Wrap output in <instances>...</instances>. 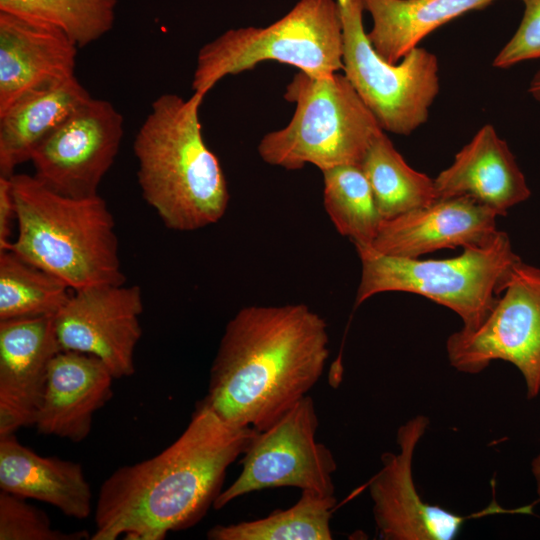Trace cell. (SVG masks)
<instances>
[{
    "label": "cell",
    "instance_id": "cell-21",
    "mask_svg": "<svg viewBox=\"0 0 540 540\" xmlns=\"http://www.w3.org/2000/svg\"><path fill=\"white\" fill-rule=\"evenodd\" d=\"M362 1L373 20L369 41L384 60L396 64L441 25L494 0Z\"/></svg>",
    "mask_w": 540,
    "mask_h": 540
},
{
    "label": "cell",
    "instance_id": "cell-4",
    "mask_svg": "<svg viewBox=\"0 0 540 540\" xmlns=\"http://www.w3.org/2000/svg\"><path fill=\"white\" fill-rule=\"evenodd\" d=\"M10 179L18 231L5 250L57 276L73 291L126 282L115 221L99 194L74 198L49 189L34 175Z\"/></svg>",
    "mask_w": 540,
    "mask_h": 540
},
{
    "label": "cell",
    "instance_id": "cell-3",
    "mask_svg": "<svg viewBox=\"0 0 540 540\" xmlns=\"http://www.w3.org/2000/svg\"><path fill=\"white\" fill-rule=\"evenodd\" d=\"M203 99L195 93L187 99L160 95L133 142L142 197L175 231H195L218 222L230 199L222 167L202 136Z\"/></svg>",
    "mask_w": 540,
    "mask_h": 540
},
{
    "label": "cell",
    "instance_id": "cell-19",
    "mask_svg": "<svg viewBox=\"0 0 540 540\" xmlns=\"http://www.w3.org/2000/svg\"><path fill=\"white\" fill-rule=\"evenodd\" d=\"M0 489L48 503L75 519L91 513V488L81 464L41 456L15 434L0 437Z\"/></svg>",
    "mask_w": 540,
    "mask_h": 540
},
{
    "label": "cell",
    "instance_id": "cell-22",
    "mask_svg": "<svg viewBox=\"0 0 540 540\" xmlns=\"http://www.w3.org/2000/svg\"><path fill=\"white\" fill-rule=\"evenodd\" d=\"M383 219L434 203V179L411 168L382 131L361 163Z\"/></svg>",
    "mask_w": 540,
    "mask_h": 540
},
{
    "label": "cell",
    "instance_id": "cell-10",
    "mask_svg": "<svg viewBox=\"0 0 540 540\" xmlns=\"http://www.w3.org/2000/svg\"><path fill=\"white\" fill-rule=\"evenodd\" d=\"M318 427L313 398L306 395L269 428L257 432L242 455L239 476L222 490L214 509L252 492L282 487L334 496L337 462L332 451L317 441Z\"/></svg>",
    "mask_w": 540,
    "mask_h": 540
},
{
    "label": "cell",
    "instance_id": "cell-1",
    "mask_svg": "<svg viewBox=\"0 0 540 540\" xmlns=\"http://www.w3.org/2000/svg\"><path fill=\"white\" fill-rule=\"evenodd\" d=\"M220 418L202 400L159 454L116 469L100 486L92 540H163L197 524L223 490L227 469L257 434Z\"/></svg>",
    "mask_w": 540,
    "mask_h": 540
},
{
    "label": "cell",
    "instance_id": "cell-17",
    "mask_svg": "<svg viewBox=\"0 0 540 540\" xmlns=\"http://www.w3.org/2000/svg\"><path fill=\"white\" fill-rule=\"evenodd\" d=\"M115 379L99 358L61 350L52 360L34 426L38 433L81 442L94 414L112 397Z\"/></svg>",
    "mask_w": 540,
    "mask_h": 540
},
{
    "label": "cell",
    "instance_id": "cell-20",
    "mask_svg": "<svg viewBox=\"0 0 540 540\" xmlns=\"http://www.w3.org/2000/svg\"><path fill=\"white\" fill-rule=\"evenodd\" d=\"M91 98L76 76L32 92L0 115V176L30 160L35 147Z\"/></svg>",
    "mask_w": 540,
    "mask_h": 540
},
{
    "label": "cell",
    "instance_id": "cell-2",
    "mask_svg": "<svg viewBox=\"0 0 540 540\" xmlns=\"http://www.w3.org/2000/svg\"><path fill=\"white\" fill-rule=\"evenodd\" d=\"M326 320L302 303L241 308L227 323L202 400L237 427L269 428L321 378Z\"/></svg>",
    "mask_w": 540,
    "mask_h": 540
},
{
    "label": "cell",
    "instance_id": "cell-18",
    "mask_svg": "<svg viewBox=\"0 0 540 540\" xmlns=\"http://www.w3.org/2000/svg\"><path fill=\"white\" fill-rule=\"evenodd\" d=\"M437 199L469 196L505 215L527 200L530 189L507 143L484 125L434 179Z\"/></svg>",
    "mask_w": 540,
    "mask_h": 540
},
{
    "label": "cell",
    "instance_id": "cell-31",
    "mask_svg": "<svg viewBox=\"0 0 540 540\" xmlns=\"http://www.w3.org/2000/svg\"><path fill=\"white\" fill-rule=\"evenodd\" d=\"M529 92L534 98L540 101V72H538L531 81Z\"/></svg>",
    "mask_w": 540,
    "mask_h": 540
},
{
    "label": "cell",
    "instance_id": "cell-16",
    "mask_svg": "<svg viewBox=\"0 0 540 540\" xmlns=\"http://www.w3.org/2000/svg\"><path fill=\"white\" fill-rule=\"evenodd\" d=\"M78 49L53 26L0 11V115L22 97L75 76Z\"/></svg>",
    "mask_w": 540,
    "mask_h": 540
},
{
    "label": "cell",
    "instance_id": "cell-28",
    "mask_svg": "<svg viewBox=\"0 0 540 540\" xmlns=\"http://www.w3.org/2000/svg\"><path fill=\"white\" fill-rule=\"evenodd\" d=\"M522 20L507 44L493 61L497 68H508L525 60L540 59V0H520Z\"/></svg>",
    "mask_w": 540,
    "mask_h": 540
},
{
    "label": "cell",
    "instance_id": "cell-8",
    "mask_svg": "<svg viewBox=\"0 0 540 540\" xmlns=\"http://www.w3.org/2000/svg\"><path fill=\"white\" fill-rule=\"evenodd\" d=\"M343 32V71L384 131L409 135L424 124L439 93L435 54L422 47L398 63L384 60L363 26L362 0H337Z\"/></svg>",
    "mask_w": 540,
    "mask_h": 540
},
{
    "label": "cell",
    "instance_id": "cell-13",
    "mask_svg": "<svg viewBox=\"0 0 540 540\" xmlns=\"http://www.w3.org/2000/svg\"><path fill=\"white\" fill-rule=\"evenodd\" d=\"M429 419L417 415L396 435L398 452L381 457L382 467L368 483L377 535L382 540H452L470 517L425 502L413 479V458Z\"/></svg>",
    "mask_w": 540,
    "mask_h": 540
},
{
    "label": "cell",
    "instance_id": "cell-14",
    "mask_svg": "<svg viewBox=\"0 0 540 540\" xmlns=\"http://www.w3.org/2000/svg\"><path fill=\"white\" fill-rule=\"evenodd\" d=\"M60 351L54 316L0 320V437L34 426Z\"/></svg>",
    "mask_w": 540,
    "mask_h": 540
},
{
    "label": "cell",
    "instance_id": "cell-30",
    "mask_svg": "<svg viewBox=\"0 0 540 540\" xmlns=\"http://www.w3.org/2000/svg\"><path fill=\"white\" fill-rule=\"evenodd\" d=\"M531 472L534 477L536 492L540 500V453L532 461Z\"/></svg>",
    "mask_w": 540,
    "mask_h": 540
},
{
    "label": "cell",
    "instance_id": "cell-5",
    "mask_svg": "<svg viewBox=\"0 0 540 540\" xmlns=\"http://www.w3.org/2000/svg\"><path fill=\"white\" fill-rule=\"evenodd\" d=\"M355 247L361 261L356 306L379 293H413L455 312L466 330L483 323L521 260L508 234L499 230L487 243L445 259L396 257L367 245Z\"/></svg>",
    "mask_w": 540,
    "mask_h": 540
},
{
    "label": "cell",
    "instance_id": "cell-15",
    "mask_svg": "<svg viewBox=\"0 0 540 540\" xmlns=\"http://www.w3.org/2000/svg\"><path fill=\"white\" fill-rule=\"evenodd\" d=\"M498 216L469 196L439 199L383 219L370 247L384 255L419 258L441 249L482 245L498 232Z\"/></svg>",
    "mask_w": 540,
    "mask_h": 540
},
{
    "label": "cell",
    "instance_id": "cell-7",
    "mask_svg": "<svg viewBox=\"0 0 540 540\" xmlns=\"http://www.w3.org/2000/svg\"><path fill=\"white\" fill-rule=\"evenodd\" d=\"M343 32L337 0H299L267 27L225 31L196 58L193 93L202 97L224 77L276 61L312 76L343 70Z\"/></svg>",
    "mask_w": 540,
    "mask_h": 540
},
{
    "label": "cell",
    "instance_id": "cell-11",
    "mask_svg": "<svg viewBox=\"0 0 540 540\" xmlns=\"http://www.w3.org/2000/svg\"><path fill=\"white\" fill-rule=\"evenodd\" d=\"M124 135V117L108 100L90 98L32 151L34 176L74 198L98 195Z\"/></svg>",
    "mask_w": 540,
    "mask_h": 540
},
{
    "label": "cell",
    "instance_id": "cell-26",
    "mask_svg": "<svg viewBox=\"0 0 540 540\" xmlns=\"http://www.w3.org/2000/svg\"><path fill=\"white\" fill-rule=\"evenodd\" d=\"M116 7L117 0H0V11L53 26L79 48L113 28Z\"/></svg>",
    "mask_w": 540,
    "mask_h": 540
},
{
    "label": "cell",
    "instance_id": "cell-24",
    "mask_svg": "<svg viewBox=\"0 0 540 540\" xmlns=\"http://www.w3.org/2000/svg\"><path fill=\"white\" fill-rule=\"evenodd\" d=\"M324 208L342 236L354 245L371 246L383 217L359 164L322 171Z\"/></svg>",
    "mask_w": 540,
    "mask_h": 540
},
{
    "label": "cell",
    "instance_id": "cell-12",
    "mask_svg": "<svg viewBox=\"0 0 540 540\" xmlns=\"http://www.w3.org/2000/svg\"><path fill=\"white\" fill-rule=\"evenodd\" d=\"M140 286L112 284L76 290L54 315L61 350L101 359L113 377L135 372L134 353L142 336Z\"/></svg>",
    "mask_w": 540,
    "mask_h": 540
},
{
    "label": "cell",
    "instance_id": "cell-23",
    "mask_svg": "<svg viewBox=\"0 0 540 540\" xmlns=\"http://www.w3.org/2000/svg\"><path fill=\"white\" fill-rule=\"evenodd\" d=\"M336 497L301 491L299 500L268 516L228 525H215L206 534L210 540H331L330 521Z\"/></svg>",
    "mask_w": 540,
    "mask_h": 540
},
{
    "label": "cell",
    "instance_id": "cell-25",
    "mask_svg": "<svg viewBox=\"0 0 540 540\" xmlns=\"http://www.w3.org/2000/svg\"><path fill=\"white\" fill-rule=\"evenodd\" d=\"M71 289L63 280L10 250L0 251V320L54 316Z\"/></svg>",
    "mask_w": 540,
    "mask_h": 540
},
{
    "label": "cell",
    "instance_id": "cell-29",
    "mask_svg": "<svg viewBox=\"0 0 540 540\" xmlns=\"http://www.w3.org/2000/svg\"><path fill=\"white\" fill-rule=\"evenodd\" d=\"M16 220V207L10 177L0 176V251L11 242L12 222Z\"/></svg>",
    "mask_w": 540,
    "mask_h": 540
},
{
    "label": "cell",
    "instance_id": "cell-6",
    "mask_svg": "<svg viewBox=\"0 0 540 540\" xmlns=\"http://www.w3.org/2000/svg\"><path fill=\"white\" fill-rule=\"evenodd\" d=\"M284 98L296 105L290 122L264 135L257 147L272 166L299 170L312 164L322 172L360 164L384 131L344 74L317 77L300 71Z\"/></svg>",
    "mask_w": 540,
    "mask_h": 540
},
{
    "label": "cell",
    "instance_id": "cell-27",
    "mask_svg": "<svg viewBox=\"0 0 540 540\" xmlns=\"http://www.w3.org/2000/svg\"><path fill=\"white\" fill-rule=\"evenodd\" d=\"M91 539L86 530L63 532L54 529L47 514L26 498L0 492V540Z\"/></svg>",
    "mask_w": 540,
    "mask_h": 540
},
{
    "label": "cell",
    "instance_id": "cell-9",
    "mask_svg": "<svg viewBox=\"0 0 540 540\" xmlns=\"http://www.w3.org/2000/svg\"><path fill=\"white\" fill-rule=\"evenodd\" d=\"M450 365L477 374L492 361L514 365L529 400L540 393V268L520 260L483 323L452 333L446 341Z\"/></svg>",
    "mask_w": 540,
    "mask_h": 540
}]
</instances>
